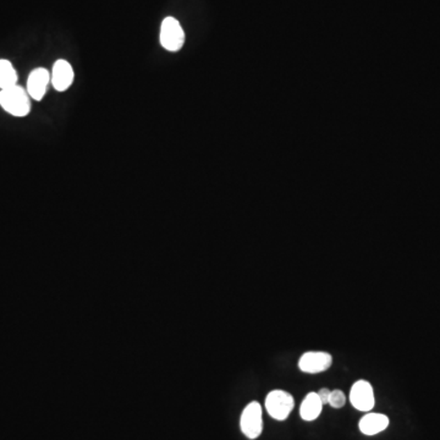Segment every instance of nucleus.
Wrapping results in <instances>:
<instances>
[{"mask_svg":"<svg viewBox=\"0 0 440 440\" xmlns=\"http://www.w3.org/2000/svg\"><path fill=\"white\" fill-rule=\"evenodd\" d=\"M323 409V404L319 399L317 393H309L302 400V404L300 406V416L306 422H312L318 418Z\"/></svg>","mask_w":440,"mask_h":440,"instance_id":"nucleus-10","label":"nucleus"},{"mask_svg":"<svg viewBox=\"0 0 440 440\" xmlns=\"http://www.w3.org/2000/svg\"><path fill=\"white\" fill-rule=\"evenodd\" d=\"M0 106L13 117H27L31 112V97L24 87L15 85L0 91Z\"/></svg>","mask_w":440,"mask_h":440,"instance_id":"nucleus-1","label":"nucleus"},{"mask_svg":"<svg viewBox=\"0 0 440 440\" xmlns=\"http://www.w3.org/2000/svg\"><path fill=\"white\" fill-rule=\"evenodd\" d=\"M346 404V396L341 390H333L329 396L328 405L334 407V409H341Z\"/></svg>","mask_w":440,"mask_h":440,"instance_id":"nucleus-12","label":"nucleus"},{"mask_svg":"<svg viewBox=\"0 0 440 440\" xmlns=\"http://www.w3.org/2000/svg\"><path fill=\"white\" fill-rule=\"evenodd\" d=\"M350 402L356 410L368 412L375 407L373 386L367 380H357L350 390Z\"/></svg>","mask_w":440,"mask_h":440,"instance_id":"nucleus-5","label":"nucleus"},{"mask_svg":"<svg viewBox=\"0 0 440 440\" xmlns=\"http://www.w3.org/2000/svg\"><path fill=\"white\" fill-rule=\"evenodd\" d=\"M333 364L332 355L324 351H309L302 355L299 359V368L309 375L320 373L329 370Z\"/></svg>","mask_w":440,"mask_h":440,"instance_id":"nucleus-6","label":"nucleus"},{"mask_svg":"<svg viewBox=\"0 0 440 440\" xmlns=\"http://www.w3.org/2000/svg\"><path fill=\"white\" fill-rule=\"evenodd\" d=\"M266 410L277 421H285L295 407L293 395L285 390H272L266 398Z\"/></svg>","mask_w":440,"mask_h":440,"instance_id":"nucleus-2","label":"nucleus"},{"mask_svg":"<svg viewBox=\"0 0 440 440\" xmlns=\"http://www.w3.org/2000/svg\"><path fill=\"white\" fill-rule=\"evenodd\" d=\"M388 425H389L388 416L370 412L359 420V428L361 433H364V435H375L384 432L388 428Z\"/></svg>","mask_w":440,"mask_h":440,"instance_id":"nucleus-9","label":"nucleus"},{"mask_svg":"<svg viewBox=\"0 0 440 440\" xmlns=\"http://www.w3.org/2000/svg\"><path fill=\"white\" fill-rule=\"evenodd\" d=\"M185 43V33L175 17H165L161 27V44L168 51H179Z\"/></svg>","mask_w":440,"mask_h":440,"instance_id":"nucleus-4","label":"nucleus"},{"mask_svg":"<svg viewBox=\"0 0 440 440\" xmlns=\"http://www.w3.org/2000/svg\"><path fill=\"white\" fill-rule=\"evenodd\" d=\"M240 427L243 434L248 439H257L262 434L263 430V420H262V406L257 401L250 402L241 414Z\"/></svg>","mask_w":440,"mask_h":440,"instance_id":"nucleus-3","label":"nucleus"},{"mask_svg":"<svg viewBox=\"0 0 440 440\" xmlns=\"http://www.w3.org/2000/svg\"><path fill=\"white\" fill-rule=\"evenodd\" d=\"M51 83V74L44 67H37L32 71L27 79L26 91L31 97V99L42 101L46 96L47 90Z\"/></svg>","mask_w":440,"mask_h":440,"instance_id":"nucleus-7","label":"nucleus"},{"mask_svg":"<svg viewBox=\"0 0 440 440\" xmlns=\"http://www.w3.org/2000/svg\"><path fill=\"white\" fill-rule=\"evenodd\" d=\"M330 393H332V390L327 389V388H323V389L318 390L317 391V394H318L319 399L322 401V404L324 405H328L329 396H330Z\"/></svg>","mask_w":440,"mask_h":440,"instance_id":"nucleus-13","label":"nucleus"},{"mask_svg":"<svg viewBox=\"0 0 440 440\" xmlns=\"http://www.w3.org/2000/svg\"><path fill=\"white\" fill-rule=\"evenodd\" d=\"M17 72L10 61L0 60V91L17 85Z\"/></svg>","mask_w":440,"mask_h":440,"instance_id":"nucleus-11","label":"nucleus"},{"mask_svg":"<svg viewBox=\"0 0 440 440\" xmlns=\"http://www.w3.org/2000/svg\"><path fill=\"white\" fill-rule=\"evenodd\" d=\"M75 79L74 69L69 61L56 60L53 65L51 74V82L56 91L64 92L70 88Z\"/></svg>","mask_w":440,"mask_h":440,"instance_id":"nucleus-8","label":"nucleus"}]
</instances>
